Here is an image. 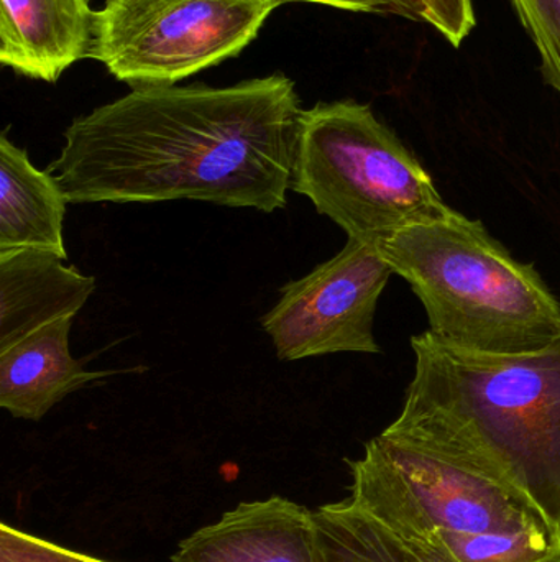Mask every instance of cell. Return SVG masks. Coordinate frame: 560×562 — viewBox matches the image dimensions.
<instances>
[{
	"instance_id": "6da1fadb",
	"label": "cell",
	"mask_w": 560,
	"mask_h": 562,
	"mask_svg": "<svg viewBox=\"0 0 560 562\" xmlns=\"http://www.w3.org/2000/svg\"><path fill=\"white\" fill-rule=\"evenodd\" d=\"M302 109L282 72L239 85L147 86L75 119L46 171L68 203H288Z\"/></svg>"
},
{
	"instance_id": "7a4b0ae2",
	"label": "cell",
	"mask_w": 560,
	"mask_h": 562,
	"mask_svg": "<svg viewBox=\"0 0 560 562\" xmlns=\"http://www.w3.org/2000/svg\"><path fill=\"white\" fill-rule=\"evenodd\" d=\"M393 425L443 436L502 469L560 544V339L523 353L459 349L430 330Z\"/></svg>"
},
{
	"instance_id": "3957f363",
	"label": "cell",
	"mask_w": 560,
	"mask_h": 562,
	"mask_svg": "<svg viewBox=\"0 0 560 562\" xmlns=\"http://www.w3.org/2000/svg\"><path fill=\"white\" fill-rule=\"evenodd\" d=\"M420 297L430 333L449 346L523 353L560 339V303L535 267L516 260L482 221L453 217L377 244Z\"/></svg>"
},
{
	"instance_id": "277c9868",
	"label": "cell",
	"mask_w": 560,
	"mask_h": 562,
	"mask_svg": "<svg viewBox=\"0 0 560 562\" xmlns=\"http://www.w3.org/2000/svg\"><path fill=\"white\" fill-rule=\"evenodd\" d=\"M292 190L348 239L378 244L457 213L390 127L355 101L319 102L299 124Z\"/></svg>"
},
{
	"instance_id": "5b68a950",
	"label": "cell",
	"mask_w": 560,
	"mask_h": 562,
	"mask_svg": "<svg viewBox=\"0 0 560 562\" xmlns=\"http://www.w3.org/2000/svg\"><path fill=\"white\" fill-rule=\"evenodd\" d=\"M283 0H105L91 58L132 88L174 86L240 55Z\"/></svg>"
},
{
	"instance_id": "8992f818",
	"label": "cell",
	"mask_w": 560,
	"mask_h": 562,
	"mask_svg": "<svg viewBox=\"0 0 560 562\" xmlns=\"http://www.w3.org/2000/svg\"><path fill=\"white\" fill-rule=\"evenodd\" d=\"M370 445L403 479L437 530H551L513 479L450 439L390 425Z\"/></svg>"
},
{
	"instance_id": "52a82bcc",
	"label": "cell",
	"mask_w": 560,
	"mask_h": 562,
	"mask_svg": "<svg viewBox=\"0 0 560 562\" xmlns=\"http://www.w3.org/2000/svg\"><path fill=\"white\" fill-rule=\"evenodd\" d=\"M393 273L377 244L348 239L338 256L286 283L278 303L262 317L278 359L380 353L375 314Z\"/></svg>"
},
{
	"instance_id": "ba28073f",
	"label": "cell",
	"mask_w": 560,
	"mask_h": 562,
	"mask_svg": "<svg viewBox=\"0 0 560 562\" xmlns=\"http://www.w3.org/2000/svg\"><path fill=\"white\" fill-rule=\"evenodd\" d=\"M173 562H321L315 512L283 497L245 502L181 541Z\"/></svg>"
},
{
	"instance_id": "9c48e42d",
	"label": "cell",
	"mask_w": 560,
	"mask_h": 562,
	"mask_svg": "<svg viewBox=\"0 0 560 562\" xmlns=\"http://www.w3.org/2000/svg\"><path fill=\"white\" fill-rule=\"evenodd\" d=\"M95 22L91 0H0V65L55 85L91 58Z\"/></svg>"
},
{
	"instance_id": "30bf717a",
	"label": "cell",
	"mask_w": 560,
	"mask_h": 562,
	"mask_svg": "<svg viewBox=\"0 0 560 562\" xmlns=\"http://www.w3.org/2000/svg\"><path fill=\"white\" fill-rule=\"evenodd\" d=\"M95 280L42 249L0 250V352L59 319H72Z\"/></svg>"
},
{
	"instance_id": "8fae6325",
	"label": "cell",
	"mask_w": 560,
	"mask_h": 562,
	"mask_svg": "<svg viewBox=\"0 0 560 562\" xmlns=\"http://www.w3.org/2000/svg\"><path fill=\"white\" fill-rule=\"evenodd\" d=\"M72 319H59L0 352V406L13 418L39 422L88 383L115 372H89L69 350Z\"/></svg>"
},
{
	"instance_id": "7c38bea8",
	"label": "cell",
	"mask_w": 560,
	"mask_h": 562,
	"mask_svg": "<svg viewBox=\"0 0 560 562\" xmlns=\"http://www.w3.org/2000/svg\"><path fill=\"white\" fill-rule=\"evenodd\" d=\"M66 200L48 171L33 167L28 154L0 135V250L42 249L68 259L62 223Z\"/></svg>"
},
{
	"instance_id": "4fadbf2b",
	"label": "cell",
	"mask_w": 560,
	"mask_h": 562,
	"mask_svg": "<svg viewBox=\"0 0 560 562\" xmlns=\"http://www.w3.org/2000/svg\"><path fill=\"white\" fill-rule=\"evenodd\" d=\"M321 562H456L439 531L393 530L348 498L315 512Z\"/></svg>"
},
{
	"instance_id": "5bb4252c",
	"label": "cell",
	"mask_w": 560,
	"mask_h": 562,
	"mask_svg": "<svg viewBox=\"0 0 560 562\" xmlns=\"http://www.w3.org/2000/svg\"><path fill=\"white\" fill-rule=\"evenodd\" d=\"M437 531L444 547L456 562H538L560 548L548 528L513 533Z\"/></svg>"
},
{
	"instance_id": "9a60e30c",
	"label": "cell",
	"mask_w": 560,
	"mask_h": 562,
	"mask_svg": "<svg viewBox=\"0 0 560 562\" xmlns=\"http://www.w3.org/2000/svg\"><path fill=\"white\" fill-rule=\"evenodd\" d=\"M541 59L546 85L560 95V0H512Z\"/></svg>"
},
{
	"instance_id": "2e32d148",
	"label": "cell",
	"mask_w": 560,
	"mask_h": 562,
	"mask_svg": "<svg viewBox=\"0 0 560 562\" xmlns=\"http://www.w3.org/2000/svg\"><path fill=\"white\" fill-rule=\"evenodd\" d=\"M420 22L436 29L453 46H460L476 29L472 0H407Z\"/></svg>"
},
{
	"instance_id": "e0dca14e",
	"label": "cell",
	"mask_w": 560,
	"mask_h": 562,
	"mask_svg": "<svg viewBox=\"0 0 560 562\" xmlns=\"http://www.w3.org/2000/svg\"><path fill=\"white\" fill-rule=\"evenodd\" d=\"M0 562H108L66 550L43 538L23 533L7 524L0 527Z\"/></svg>"
},
{
	"instance_id": "ac0fdd59",
	"label": "cell",
	"mask_w": 560,
	"mask_h": 562,
	"mask_svg": "<svg viewBox=\"0 0 560 562\" xmlns=\"http://www.w3.org/2000/svg\"><path fill=\"white\" fill-rule=\"evenodd\" d=\"M283 2L322 3V5L348 10V12L393 13L404 19L416 20L407 0H283Z\"/></svg>"
},
{
	"instance_id": "d6986e66",
	"label": "cell",
	"mask_w": 560,
	"mask_h": 562,
	"mask_svg": "<svg viewBox=\"0 0 560 562\" xmlns=\"http://www.w3.org/2000/svg\"><path fill=\"white\" fill-rule=\"evenodd\" d=\"M538 562H560V548H558L555 553L549 554L548 558H545V560Z\"/></svg>"
}]
</instances>
